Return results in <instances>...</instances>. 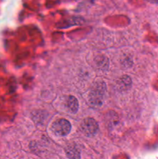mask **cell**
<instances>
[{
	"label": "cell",
	"mask_w": 158,
	"mask_h": 159,
	"mask_svg": "<svg viewBox=\"0 0 158 159\" xmlns=\"http://www.w3.org/2000/svg\"><path fill=\"white\" fill-rule=\"evenodd\" d=\"M51 129L55 134L64 137L67 136L71 132V125L67 120L59 119L53 123Z\"/></svg>",
	"instance_id": "cell-2"
},
{
	"label": "cell",
	"mask_w": 158,
	"mask_h": 159,
	"mask_svg": "<svg viewBox=\"0 0 158 159\" xmlns=\"http://www.w3.org/2000/svg\"><path fill=\"white\" fill-rule=\"evenodd\" d=\"M105 85L103 82H97L91 89L89 94L90 103L94 107H100L103 102Z\"/></svg>",
	"instance_id": "cell-1"
},
{
	"label": "cell",
	"mask_w": 158,
	"mask_h": 159,
	"mask_svg": "<svg viewBox=\"0 0 158 159\" xmlns=\"http://www.w3.org/2000/svg\"><path fill=\"white\" fill-rule=\"evenodd\" d=\"M81 130L87 137L94 136L99 130V124L93 118H85L81 124Z\"/></svg>",
	"instance_id": "cell-3"
},
{
	"label": "cell",
	"mask_w": 158,
	"mask_h": 159,
	"mask_svg": "<svg viewBox=\"0 0 158 159\" xmlns=\"http://www.w3.org/2000/svg\"><path fill=\"white\" fill-rule=\"evenodd\" d=\"M65 107L67 110L71 113H75L78 110V102L74 96H68L65 101Z\"/></svg>",
	"instance_id": "cell-4"
},
{
	"label": "cell",
	"mask_w": 158,
	"mask_h": 159,
	"mask_svg": "<svg viewBox=\"0 0 158 159\" xmlns=\"http://www.w3.org/2000/svg\"><path fill=\"white\" fill-rule=\"evenodd\" d=\"M149 1L152 2H156V3H158V0H149Z\"/></svg>",
	"instance_id": "cell-5"
}]
</instances>
